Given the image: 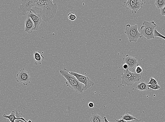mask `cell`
I'll return each instance as SVG.
<instances>
[{
  "label": "cell",
  "instance_id": "cell-1",
  "mask_svg": "<svg viewBox=\"0 0 165 122\" xmlns=\"http://www.w3.org/2000/svg\"><path fill=\"white\" fill-rule=\"evenodd\" d=\"M53 0H23L18 9V13L20 16H25L27 12H30L33 7L40 10V13L42 20L48 22L54 18L56 14L57 5L53 3Z\"/></svg>",
  "mask_w": 165,
  "mask_h": 122
},
{
  "label": "cell",
  "instance_id": "cell-2",
  "mask_svg": "<svg viewBox=\"0 0 165 122\" xmlns=\"http://www.w3.org/2000/svg\"><path fill=\"white\" fill-rule=\"evenodd\" d=\"M60 73L66 80V84L70 89L74 90L76 92L81 94L84 91V85L80 82L74 76L70 74L66 68L61 69Z\"/></svg>",
  "mask_w": 165,
  "mask_h": 122
},
{
  "label": "cell",
  "instance_id": "cell-3",
  "mask_svg": "<svg viewBox=\"0 0 165 122\" xmlns=\"http://www.w3.org/2000/svg\"><path fill=\"white\" fill-rule=\"evenodd\" d=\"M157 26L154 21L148 22L144 21L140 29V33L147 40L155 38L154 32L155 28Z\"/></svg>",
  "mask_w": 165,
  "mask_h": 122
},
{
  "label": "cell",
  "instance_id": "cell-4",
  "mask_svg": "<svg viewBox=\"0 0 165 122\" xmlns=\"http://www.w3.org/2000/svg\"><path fill=\"white\" fill-rule=\"evenodd\" d=\"M124 33L130 42H136L138 39L143 37L142 34L138 30L137 25L131 26L130 24H128L125 28Z\"/></svg>",
  "mask_w": 165,
  "mask_h": 122
},
{
  "label": "cell",
  "instance_id": "cell-5",
  "mask_svg": "<svg viewBox=\"0 0 165 122\" xmlns=\"http://www.w3.org/2000/svg\"><path fill=\"white\" fill-rule=\"evenodd\" d=\"M145 3L146 1L143 0H128L124 2L123 6L127 9H131L132 14H136Z\"/></svg>",
  "mask_w": 165,
  "mask_h": 122
},
{
  "label": "cell",
  "instance_id": "cell-6",
  "mask_svg": "<svg viewBox=\"0 0 165 122\" xmlns=\"http://www.w3.org/2000/svg\"><path fill=\"white\" fill-rule=\"evenodd\" d=\"M70 74L74 76L78 81L84 85V91H86L90 88L93 86L94 83L89 79L88 77L78 74L74 72H69Z\"/></svg>",
  "mask_w": 165,
  "mask_h": 122
},
{
  "label": "cell",
  "instance_id": "cell-7",
  "mask_svg": "<svg viewBox=\"0 0 165 122\" xmlns=\"http://www.w3.org/2000/svg\"><path fill=\"white\" fill-rule=\"evenodd\" d=\"M16 81L27 86L31 82V78L29 72L22 68L19 70L16 75Z\"/></svg>",
  "mask_w": 165,
  "mask_h": 122
},
{
  "label": "cell",
  "instance_id": "cell-8",
  "mask_svg": "<svg viewBox=\"0 0 165 122\" xmlns=\"http://www.w3.org/2000/svg\"><path fill=\"white\" fill-rule=\"evenodd\" d=\"M27 17L32 19L34 24L35 28L34 29V31L38 30L39 27L42 21V16L41 14H36L35 10L32 9L31 11L29 12L27 14Z\"/></svg>",
  "mask_w": 165,
  "mask_h": 122
},
{
  "label": "cell",
  "instance_id": "cell-9",
  "mask_svg": "<svg viewBox=\"0 0 165 122\" xmlns=\"http://www.w3.org/2000/svg\"><path fill=\"white\" fill-rule=\"evenodd\" d=\"M123 61L128 65V67L132 69V71L139 65L137 57L128 55L123 58Z\"/></svg>",
  "mask_w": 165,
  "mask_h": 122
},
{
  "label": "cell",
  "instance_id": "cell-10",
  "mask_svg": "<svg viewBox=\"0 0 165 122\" xmlns=\"http://www.w3.org/2000/svg\"><path fill=\"white\" fill-rule=\"evenodd\" d=\"M35 25L33 22L30 18L27 17L25 21V32L29 34L32 33L34 31Z\"/></svg>",
  "mask_w": 165,
  "mask_h": 122
},
{
  "label": "cell",
  "instance_id": "cell-11",
  "mask_svg": "<svg viewBox=\"0 0 165 122\" xmlns=\"http://www.w3.org/2000/svg\"><path fill=\"white\" fill-rule=\"evenodd\" d=\"M143 74V73L138 74L136 73L131 72L130 71L129 68H128L127 69L124 70L122 75V80L127 79L132 77H134L137 78L142 77Z\"/></svg>",
  "mask_w": 165,
  "mask_h": 122
},
{
  "label": "cell",
  "instance_id": "cell-12",
  "mask_svg": "<svg viewBox=\"0 0 165 122\" xmlns=\"http://www.w3.org/2000/svg\"><path fill=\"white\" fill-rule=\"evenodd\" d=\"M3 116L4 118L8 119L10 122H14L16 120L24 118L18 111L15 112L14 111H12L9 115H6V114H4Z\"/></svg>",
  "mask_w": 165,
  "mask_h": 122
},
{
  "label": "cell",
  "instance_id": "cell-13",
  "mask_svg": "<svg viewBox=\"0 0 165 122\" xmlns=\"http://www.w3.org/2000/svg\"><path fill=\"white\" fill-rule=\"evenodd\" d=\"M141 79L142 77L137 78L132 77L127 79L122 80V84L128 86H132L136 83L139 82Z\"/></svg>",
  "mask_w": 165,
  "mask_h": 122
},
{
  "label": "cell",
  "instance_id": "cell-14",
  "mask_svg": "<svg viewBox=\"0 0 165 122\" xmlns=\"http://www.w3.org/2000/svg\"><path fill=\"white\" fill-rule=\"evenodd\" d=\"M33 57L35 61V65H41L43 61L45 60V57L42 54L41 52L39 51H33Z\"/></svg>",
  "mask_w": 165,
  "mask_h": 122
},
{
  "label": "cell",
  "instance_id": "cell-15",
  "mask_svg": "<svg viewBox=\"0 0 165 122\" xmlns=\"http://www.w3.org/2000/svg\"><path fill=\"white\" fill-rule=\"evenodd\" d=\"M136 89L140 91H147L149 88L147 87V85L144 81L138 84L135 87Z\"/></svg>",
  "mask_w": 165,
  "mask_h": 122
},
{
  "label": "cell",
  "instance_id": "cell-16",
  "mask_svg": "<svg viewBox=\"0 0 165 122\" xmlns=\"http://www.w3.org/2000/svg\"><path fill=\"white\" fill-rule=\"evenodd\" d=\"M90 122H103V120L99 114L92 113L90 118Z\"/></svg>",
  "mask_w": 165,
  "mask_h": 122
},
{
  "label": "cell",
  "instance_id": "cell-17",
  "mask_svg": "<svg viewBox=\"0 0 165 122\" xmlns=\"http://www.w3.org/2000/svg\"><path fill=\"white\" fill-rule=\"evenodd\" d=\"M155 4L157 9H161L165 6V0H156Z\"/></svg>",
  "mask_w": 165,
  "mask_h": 122
},
{
  "label": "cell",
  "instance_id": "cell-18",
  "mask_svg": "<svg viewBox=\"0 0 165 122\" xmlns=\"http://www.w3.org/2000/svg\"><path fill=\"white\" fill-rule=\"evenodd\" d=\"M121 118L124 120L127 121H132L133 120L137 119L133 116L127 113L125 114L124 115L121 116Z\"/></svg>",
  "mask_w": 165,
  "mask_h": 122
},
{
  "label": "cell",
  "instance_id": "cell-19",
  "mask_svg": "<svg viewBox=\"0 0 165 122\" xmlns=\"http://www.w3.org/2000/svg\"><path fill=\"white\" fill-rule=\"evenodd\" d=\"M67 18L70 20L73 21L76 20L77 17L74 13H70L68 14Z\"/></svg>",
  "mask_w": 165,
  "mask_h": 122
},
{
  "label": "cell",
  "instance_id": "cell-20",
  "mask_svg": "<svg viewBox=\"0 0 165 122\" xmlns=\"http://www.w3.org/2000/svg\"><path fill=\"white\" fill-rule=\"evenodd\" d=\"M147 87L151 89L154 90H158L161 89V87L158 84H153L147 85Z\"/></svg>",
  "mask_w": 165,
  "mask_h": 122
},
{
  "label": "cell",
  "instance_id": "cell-21",
  "mask_svg": "<svg viewBox=\"0 0 165 122\" xmlns=\"http://www.w3.org/2000/svg\"><path fill=\"white\" fill-rule=\"evenodd\" d=\"M154 36L155 37H159L163 38L165 40V36L162 35L161 33H160L157 31L156 29H155L154 32Z\"/></svg>",
  "mask_w": 165,
  "mask_h": 122
},
{
  "label": "cell",
  "instance_id": "cell-22",
  "mask_svg": "<svg viewBox=\"0 0 165 122\" xmlns=\"http://www.w3.org/2000/svg\"><path fill=\"white\" fill-rule=\"evenodd\" d=\"M158 82L157 81L155 80L153 77H151L150 78L149 82L148 83V85L157 84Z\"/></svg>",
  "mask_w": 165,
  "mask_h": 122
},
{
  "label": "cell",
  "instance_id": "cell-23",
  "mask_svg": "<svg viewBox=\"0 0 165 122\" xmlns=\"http://www.w3.org/2000/svg\"><path fill=\"white\" fill-rule=\"evenodd\" d=\"M135 73H136L137 74H140L143 73V69L140 66L138 65L136 68H135Z\"/></svg>",
  "mask_w": 165,
  "mask_h": 122
},
{
  "label": "cell",
  "instance_id": "cell-24",
  "mask_svg": "<svg viewBox=\"0 0 165 122\" xmlns=\"http://www.w3.org/2000/svg\"><path fill=\"white\" fill-rule=\"evenodd\" d=\"M161 14L162 16H165V6L161 9Z\"/></svg>",
  "mask_w": 165,
  "mask_h": 122
},
{
  "label": "cell",
  "instance_id": "cell-25",
  "mask_svg": "<svg viewBox=\"0 0 165 122\" xmlns=\"http://www.w3.org/2000/svg\"><path fill=\"white\" fill-rule=\"evenodd\" d=\"M14 122H28L26 120L23 118V119H20L16 120Z\"/></svg>",
  "mask_w": 165,
  "mask_h": 122
},
{
  "label": "cell",
  "instance_id": "cell-26",
  "mask_svg": "<svg viewBox=\"0 0 165 122\" xmlns=\"http://www.w3.org/2000/svg\"><path fill=\"white\" fill-rule=\"evenodd\" d=\"M142 120L141 119H135L133 120L127 121V122H141Z\"/></svg>",
  "mask_w": 165,
  "mask_h": 122
},
{
  "label": "cell",
  "instance_id": "cell-27",
  "mask_svg": "<svg viewBox=\"0 0 165 122\" xmlns=\"http://www.w3.org/2000/svg\"><path fill=\"white\" fill-rule=\"evenodd\" d=\"M88 106L90 108H92L94 107V104L92 102H89L88 104Z\"/></svg>",
  "mask_w": 165,
  "mask_h": 122
},
{
  "label": "cell",
  "instance_id": "cell-28",
  "mask_svg": "<svg viewBox=\"0 0 165 122\" xmlns=\"http://www.w3.org/2000/svg\"><path fill=\"white\" fill-rule=\"evenodd\" d=\"M123 67L124 69H125V70L129 68L128 65L127 64H126V63L123 65Z\"/></svg>",
  "mask_w": 165,
  "mask_h": 122
},
{
  "label": "cell",
  "instance_id": "cell-29",
  "mask_svg": "<svg viewBox=\"0 0 165 122\" xmlns=\"http://www.w3.org/2000/svg\"><path fill=\"white\" fill-rule=\"evenodd\" d=\"M115 120L117 122H127V121L124 120L122 119L118 120L115 119Z\"/></svg>",
  "mask_w": 165,
  "mask_h": 122
},
{
  "label": "cell",
  "instance_id": "cell-30",
  "mask_svg": "<svg viewBox=\"0 0 165 122\" xmlns=\"http://www.w3.org/2000/svg\"><path fill=\"white\" fill-rule=\"evenodd\" d=\"M103 120L104 121V122H110L108 121L107 120V118L106 117H104Z\"/></svg>",
  "mask_w": 165,
  "mask_h": 122
},
{
  "label": "cell",
  "instance_id": "cell-31",
  "mask_svg": "<svg viewBox=\"0 0 165 122\" xmlns=\"http://www.w3.org/2000/svg\"><path fill=\"white\" fill-rule=\"evenodd\" d=\"M28 122H32L31 120H29L27 121Z\"/></svg>",
  "mask_w": 165,
  "mask_h": 122
}]
</instances>
